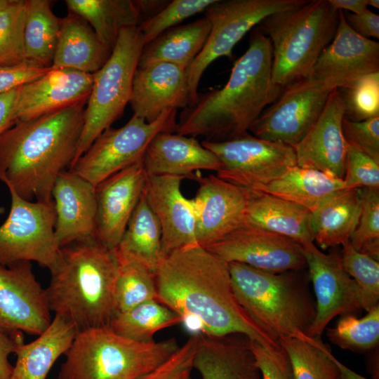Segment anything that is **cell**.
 Instances as JSON below:
<instances>
[{"label": "cell", "instance_id": "1", "mask_svg": "<svg viewBox=\"0 0 379 379\" xmlns=\"http://www.w3.org/2000/svg\"><path fill=\"white\" fill-rule=\"evenodd\" d=\"M157 300L178 314L195 334L232 333L273 347L281 345L237 300L228 263L199 244L174 251L155 274Z\"/></svg>", "mask_w": 379, "mask_h": 379}, {"label": "cell", "instance_id": "2", "mask_svg": "<svg viewBox=\"0 0 379 379\" xmlns=\"http://www.w3.org/2000/svg\"><path fill=\"white\" fill-rule=\"evenodd\" d=\"M272 47L258 27L251 33L246 52L235 62L222 88L198 93L183 108L175 133L204 140L221 142L248 132L265 108L284 88L272 79Z\"/></svg>", "mask_w": 379, "mask_h": 379}, {"label": "cell", "instance_id": "3", "mask_svg": "<svg viewBox=\"0 0 379 379\" xmlns=\"http://www.w3.org/2000/svg\"><path fill=\"white\" fill-rule=\"evenodd\" d=\"M87 100L19 121L0 138V180L24 199L52 201V189L72 166Z\"/></svg>", "mask_w": 379, "mask_h": 379}, {"label": "cell", "instance_id": "4", "mask_svg": "<svg viewBox=\"0 0 379 379\" xmlns=\"http://www.w3.org/2000/svg\"><path fill=\"white\" fill-rule=\"evenodd\" d=\"M117 271L113 251L96 239L60 248L45 288L51 311L72 325L77 333L109 327L117 314Z\"/></svg>", "mask_w": 379, "mask_h": 379}, {"label": "cell", "instance_id": "5", "mask_svg": "<svg viewBox=\"0 0 379 379\" xmlns=\"http://www.w3.org/2000/svg\"><path fill=\"white\" fill-rule=\"evenodd\" d=\"M228 266L239 303L270 335L279 341L307 335L316 302L301 270L272 273L236 262Z\"/></svg>", "mask_w": 379, "mask_h": 379}, {"label": "cell", "instance_id": "6", "mask_svg": "<svg viewBox=\"0 0 379 379\" xmlns=\"http://www.w3.org/2000/svg\"><path fill=\"white\" fill-rule=\"evenodd\" d=\"M340 10L328 0H312L273 13L259 25L272 47V79L282 88L307 77L333 39Z\"/></svg>", "mask_w": 379, "mask_h": 379}, {"label": "cell", "instance_id": "7", "mask_svg": "<svg viewBox=\"0 0 379 379\" xmlns=\"http://www.w3.org/2000/svg\"><path fill=\"white\" fill-rule=\"evenodd\" d=\"M174 338L134 341L109 327L77 333L57 379H143L179 347Z\"/></svg>", "mask_w": 379, "mask_h": 379}, {"label": "cell", "instance_id": "8", "mask_svg": "<svg viewBox=\"0 0 379 379\" xmlns=\"http://www.w3.org/2000/svg\"><path fill=\"white\" fill-rule=\"evenodd\" d=\"M145 45L138 25L122 29L109 58L93 74L72 165L95 139L123 114L130 101L134 74Z\"/></svg>", "mask_w": 379, "mask_h": 379}, {"label": "cell", "instance_id": "9", "mask_svg": "<svg viewBox=\"0 0 379 379\" xmlns=\"http://www.w3.org/2000/svg\"><path fill=\"white\" fill-rule=\"evenodd\" d=\"M307 0H215L204 11L211 23L206 44L187 68L190 104L198 95V86L206 68L222 56H231L234 46L255 25L269 15L295 8Z\"/></svg>", "mask_w": 379, "mask_h": 379}, {"label": "cell", "instance_id": "10", "mask_svg": "<svg viewBox=\"0 0 379 379\" xmlns=\"http://www.w3.org/2000/svg\"><path fill=\"white\" fill-rule=\"evenodd\" d=\"M176 114V109L167 110L150 123L133 114L123 126L101 133L69 170L96 187L142 159L157 134L175 132Z\"/></svg>", "mask_w": 379, "mask_h": 379}, {"label": "cell", "instance_id": "11", "mask_svg": "<svg viewBox=\"0 0 379 379\" xmlns=\"http://www.w3.org/2000/svg\"><path fill=\"white\" fill-rule=\"evenodd\" d=\"M8 189L11 206L8 218L0 226V265L34 261L51 270L60 250L55 235L53 201L34 202Z\"/></svg>", "mask_w": 379, "mask_h": 379}, {"label": "cell", "instance_id": "12", "mask_svg": "<svg viewBox=\"0 0 379 379\" xmlns=\"http://www.w3.org/2000/svg\"><path fill=\"white\" fill-rule=\"evenodd\" d=\"M201 144L220 162L218 177L251 191H259L297 165L293 147L248 132L229 140Z\"/></svg>", "mask_w": 379, "mask_h": 379}, {"label": "cell", "instance_id": "13", "mask_svg": "<svg viewBox=\"0 0 379 379\" xmlns=\"http://www.w3.org/2000/svg\"><path fill=\"white\" fill-rule=\"evenodd\" d=\"M331 91L304 78L284 88L248 131L260 139L295 146L321 114Z\"/></svg>", "mask_w": 379, "mask_h": 379}, {"label": "cell", "instance_id": "14", "mask_svg": "<svg viewBox=\"0 0 379 379\" xmlns=\"http://www.w3.org/2000/svg\"><path fill=\"white\" fill-rule=\"evenodd\" d=\"M46 290L31 262L0 265V331L15 336L39 335L52 321Z\"/></svg>", "mask_w": 379, "mask_h": 379}, {"label": "cell", "instance_id": "15", "mask_svg": "<svg viewBox=\"0 0 379 379\" xmlns=\"http://www.w3.org/2000/svg\"><path fill=\"white\" fill-rule=\"evenodd\" d=\"M301 247L316 296V314L307 335L321 337L335 317L362 310L360 289L344 270L340 254L325 253L314 242Z\"/></svg>", "mask_w": 379, "mask_h": 379}, {"label": "cell", "instance_id": "16", "mask_svg": "<svg viewBox=\"0 0 379 379\" xmlns=\"http://www.w3.org/2000/svg\"><path fill=\"white\" fill-rule=\"evenodd\" d=\"M205 248L227 263H244L272 273L306 267L300 244L248 223Z\"/></svg>", "mask_w": 379, "mask_h": 379}, {"label": "cell", "instance_id": "17", "mask_svg": "<svg viewBox=\"0 0 379 379\" xmlns=\"http://www.w3.org/2000/svg\"><path fill=\"white\" fill-rule=\"evenodd\" d=\"M379 72V43L355 32L343 11L336 34L307 76L333 91L347 87L361 77Z\"/></svg>", "mask_w": 379, "mask_h": 379}, {"label": "cell", "instance_id": "18", "mask_svg": "<svg viewBox=\"0 0 379 379\" xmlns=\"http://www.w3.org/2000/svg\"><path fill=\"white\" fill-rule=\"evenodd\" d=\"M199 187L192 199L197 244L206 248L246 224L248 191L217 175L194 178Z\"/></svg>", "mask_w": 379, "mask_h": 379}, {"label": "cell", "instance_id": "19", "mask_svg": "<svg viewBox=\"0 0 379 379\" xmlns=\"http://www.w3.org/2000/svg\"><path fill=\"white\" fill-rule=\"evenodd\" d=\"M147 173L142 159L95 187V239L109 250L119 244L144 192Z\"/></svg>", "mask_w": 379, "mask_h": 379}, {"label": "cell", "instance_id": "20", "mask_svg": "<svg viewBox=\"0 0 379 379\" xmlns=\"http://www.w3.org/2000/svg\"><path fill=\"white\" fill-rule=\"evenodd\" d=\"M185 178L147 175L144 192L160 224L164 258L181 248L198 244L194 203L181 192V182Z\"/></svg>", "mask_w": 379, "mask_h": 379}, {"label": "cell", "instance_id": "21", "mask_svg": "<svg viewBox=\"0 0 379 379\" xmlns=\"http://www.w3.org/2000/svg\"><path fill=\"white\" fill-rule=\"evenodd\" d=\"M129 103L133 114L147 122L170 109L190 104L187 68L167 62L138 65Z\"/></svg>", "mask_w": 379, "mask_h": 379}, {"label": "cell", "instance_id": "22", "mask_svg": "<svg viewBox=\"0 0 379 379\" xmlns=\"http://www.w3.org/2000/svg\"><path fill=\"white\" fill-rule=\"evenodd\" d=\"M344 114L340 92L333 89L315 124L293 147L297 166L344 178L347 153L342 128Z\"/></svg>", "mask_w": 379, "mask_h": 379}, {"label": "cell", "instance_id": "23", "mask_svg": "<svg viewBox=\"0 0 379 379\" xmlns=\"http://www.w3.org/2000/svg\"><path fill=\"white\" fill-rule=\"evenodd\" d=\"M93 74L71 69H51L20 87L15 124L47 114L88 100Z\"/></svg>", "mask_w": 379, "mask_h": 379}, {"label": "cell", "instance_id": "24", "mask_svg": "<svg viewBox=\"0 0 379 379\" xmlns=\"http://www.w3.org/2000/svg\"><path fill=\"white\" fill-rule=\"evenodd\" d=\"M60 248L95 239V187L70 170L59 174L51 192Z\"/></svg>", "mask_w": 379, "mask_h": 379}, {"label": "cell", "instance_id": "25", "mask_svg": "<svg viewBox=\"0 0 379 379\" xmlns=\"http://www.w3.org/2000/svg\"><path fill=\"white\" fill-rule=\"evenodd\" d=\"M148 175H175L195 178L199 170L220 168L217 157L195 138L164 132L148 145L142 157Z\"/></svg>", "mask_w": 379, "mask_h": 379}, {"label": "cell", "instance_id": "26", "mask_svg": "<svg viewBox=\"0 0 379 379\" xmlns=\"http://www.w3.org/2000/svg\"><path fill=\"white\" fill-rule=\"evenodd\" d=\"M193 368L201 379H260L261 376L251 339L241 333L219 337L199 334Z\"/></svg>", "mask_w": 379, "mask_h": 379}, {"label": "cell", "instance_id": "27", "mask_svg": "<svg viewBox=\"0 0 379 379\" xmlns=\"http://www.w3.org/2000/svg\"><path fill=\"white\" fill-rule=\"evenodd\" d=\"M112 51L84 19L69 12L66 17L60 19L51 67L93 74L105 64Z\"/></svg>", "mask_w": 379, "mask_h": 379}, {"label": "cell", "instance_id": "28", "mask_svg": "<svg viewBox=\"0 0 379 379\" xmlns=\"http://www.w3.org/2000/svg\"><path fill=\"white\" fill-rule=\"evenodd\" d=\"M248 191L246 223L300 245L314 242L309 210L268 193Z\"/></svg>", "mask_w": 379, "mask_h": 379}, {"label": "cell", "instance_id": "29", "mask_svg": "<svg viewBox=\"0 0 379 379\" xmlns=\"http://www.w3.org/2000/svg\"><path fill=\"white\" fill-rule=\"evenodd\" d=\"M76 335L72 325L55 315L49 326L34 340L18 347L10 379H46L57 359L70 347Z\"/></svg>", "mask_w": 379, "mask_h": 379}, {"label": "cell", "instance_id": "30", "mask_svg": "<svg viewBox=\"0 0 379 379\" xmlns=\"http://www.w3.org/2000/svg\"><path fill=\"white\" fill-rule=\"evenodd\" d=\"M112 251L117 258L139 265L155 275L164 258L161 230L144 192L119 244Z\"/></svg>", "mask_w": 379, "mask_h": 379}, {"label": "cell", "instance_id": "31", "mask_svg": "<svg viewBox=\"0 0 379 379\" xmlns=\"http://www.w3.org/2000/svg\"><path fill=\"white\" fill-rule=\"evenodd\" d=\"M359 188L343 189L311 212L310 228L314 241L323 250L350 240L361 214Z\"/></svg>", "mask_w": 379, "mask_h": 379}, {"label": "cell", "instance_id": "32", "mask_svg": "<svg viewBox=\"0 0 379 379\" xmlns=\"http://www.w3.org/2000/svg\"><path fill=\"white\" fill-rule=\"evenodd\" d=\"M345 188L343 179L296 165L258 192L295 203L313 212L330 197Z\"/></svg>", "mask_w": 379, "mask_h": 379}, {"label": "cell", "instance_id": "33", "mask_svg": "<svg viewBox=\"0 0 379 379\" xmlns=\"http://www.w3.org/2000/svg\"><path fill=\"white\" fill-rule=\"evenodd\" d=\"M211 30L204 16L171 27L144 46L138 65L167 62L187 68L204 48Z\"/></svg>", "mask_w": 379, "mask_h": 379}, {"label": "cell", "instance_id": "34", "mask_svg": "<svg viewBox=\"0 0 379 379\" xmlns=\"http://www.w3.org/2000/svg\"><path fill=\"white\" fill-rule=\"evenodd\" d=\"M65 4L69 12L84 19L112 51L120 31L138 26L141 15L137 1L66 0Z\"/></svg>", "mask_w": 379, "mask_h": 379}, {"label": "cell", "instance_id": "35", "mask_svg": "<svg viewBox=\"0 0 379 379\" xmlns=\"http://www.w3.org/2000/svg\"><path fill=\"white\" fill-rule=\"evenodd\" d=\"M51 1L25 0L23 44L25 60L51 67L60 33V19Z\"/></svg>", "mask_w": 379, "mask_h": 379}, {"label": "cell", "instance_id": "36", "mask_svg": "<svg viewBox=\"0 0 379 379\" xmlns=\"http://www.w3.org/2000/svg\"><path fill=\"white\" fill-rule=\"evenodd\" d=\"M181 323L178 314L157 300H152L117 313L109 328L124 338L149 343L154 340L157 332Z\"/></svg>", "mask_w": 379, "mask_h": 379}, {"label": "cell", "instance_id": "37", "mask_svg": "<svg viewBox=\"0 0 379 379\" xmlns=\"http://www.w3.org/2000/svg\"><path fill=\"white\" fill-rule=\"evenodd\" d=\"M291 363L294 379H337L334 356L321 337H290L279 340Z\"/></svg>", "mask_w": 379, "mask_h": 379}, {"label": "cell", "instance_id": "38", "mask_svg": "<svg viewBox=\"0 0 379 379\" xmlns=\"http://www.w3.org/2000/svg\"><path fill=\"white\" fill-rule=\"evenodd\" d=\"M361 318L354 314L341 316L333 328L326 329L328 340L343 350L364 353L379 343V305Z\"/></svg>", "mask_w": 379, "mask_h": 379}, {"label": "cell", "instance_id": "39", "mask_svg": "<svg viewBox=\"0 0 379 379\" xmlns=\"http://www.w3.org/2000/svg\"><path fill=\"white\" fill-rule=\"evenodd\" d=\"M115 258L118 265L115 284L117 313L147 301L157 300L154 274L139 265Z\"/></svg>", "mask_w": 379, "mask_h": 379}, {"label": "cell", "instance_id": "40", "mask_svg": "<svg viewBox=\"0 0 379 379\" xmlns=\"http://www.w3.org/2000/svg\"><path fill=\"white\" fill-rule=\"evenodd\" d=\"M341 264L360 289L362 309L368 312L379 305L378 260L356 251L350 241L343 244Z\"/></svg>", "mask_w": 379, "mask_h": 379}, {"label": "cell", "instance_id": "41", "mask_svg": "<svg viewBox=\"0 0 379 379\" xmlns=\"http://www.w3.org/2000/svg\"><path fill=\"white\" fill-rule=\"evenodd\" d=\"M25 0H11L0 9V67L27 61L23 44Z\"/></svg>", "mask_w": 379, "mask_h": 379}, {"label": "cell", "instance_id": "42", "mask_svg": "<svg viewBox=\"0 0 379 379\" xmlns=\"http://www.w3.org/2000/svg\"><path fill=\"white\" fill-rule=\"evenodd\" d=\"M361 210L358 225L350 238L357 251L379 259V188H359Z\"/></svg>", "mask_w": 379, "mask_h": 379}, {"label": "cell", "instance_id": "43", "mask_svg": "<svg viewBox=\"0 0 379 379\" xmlns=\"http://www.w3.org/2000/svg\"><path fill=\"white\" fill-rule=\"evenodd\" d=\"M338 91L346 119L360 121L379 117V72L364 75Z\"/></svg>", "mask_w": 379, "mask_h": 379}, {"label": "cell", "instance_id": "44", "mask_svg": "<svg viewBox=\"0 0 379 379\" xmlns=\"http://www.w3.org/2000/svg\"><path fill=\"white\" fill-rule=\"evenodd\" d=\"M215 0H173L138 25L147 44L166 30L197 13L204 12Z\"/></svg>", "mask_w": 379, "mask_h": 379}, {"label": "cell", "instance_id": "45", "mask_svg": "<svg viewBox=\"0 0 379 379\" xmlns=\"http://www.w3.org/2000/svg\"><path fill=\"white\" fill-rule=\"evenodd\" d=\"M343 180L347 188H379V163L347 143Z\"/></svg>", "mask_w": 379, "mask_h": 379}, {"label": "cell", "instance_id": "46", "mask_svg": "<svg viewBox=\"0 0 379 379\" xmlns=\"http://www.w3.org/2000/svg\"><path fill=\"white\" fill-rule=\"evenodd\" d=\"M251 345L262 379H294L291 363L281 345L273 347L253 340Z\"/></svg>", "mask_w": 379, "mask_h": 379}, {"label": "cell", "instance_id": "47", "mask_svg": "<svg viewBox=\"0 0 379 379\" xmlns=\"http://www.w3.org/2000/svg\"><path fill=\"white\" fill-rule=\"evenodd\" d=\"M198 333L187 340L143 379H191Z\"/></svg>", "mask_w": 379, "mask_h": 379}, {"label": "cell", "instance_id": "48", "mask_svg": "<svg viewBox=\"0 0 379 379\" xmlns=\"http://www.w3.org/2000/svg\"><path fill=\"white\" fill-rule=\"evenodd\" d=\"M342 128L347 143L379 163V117L360 121L344 118Z\"/></svg>", "mask_w": 379, "mask_h": 379}, {"label": "cell", "instance_id": "49", "mask_svg": "<svg viewBox=\"0 0 379 379\" xmlns=\"http://www.w3.org/2000/svg\"><path fill=\"white\" fill-rule=\"evenodd\" d=\"M51 67L28 61L0 67V94L19 88L48 72Z\"/></svg>", "mask_w": 379, "mask_h": 379}, {"label": "cell", "instance_id": "50", "mask_svg": "<svg viewBox=\"0 0 379 379\" xmlns=\"http://www.w3.org/2000/svg\"><path fill=\"white\" fill-rule=\"evenodd\" d=\"M343 15L348 25L358 34L370 39L379 38V15L376 13L366 9L361 14L343 12Z\"/></svg>", "mask_w": 379, "mask_h": 379}, {"label": "cell", "instance_id": "51", "mask_svg": "<svg viewBox=\"0 0 379 379\" xmlns=\"http://www.w3.org/2000/svg\"><path fill=\"white\" fill-rule=\"evenodd\" d=\"M22 343V333L11 336L0 331V379H10L13 366L9 361V356L15 354Z\"/></svg>", "mask_w": 379, "mask_h": 379}, {"label": "cell", "instance_id": "52", "mask_svg": "<svg viewBox=\"0 0 379 379\" xmlns=\"http://www.w3.org/2000/svg\"><path fill=\"white\" fill-rule=\"evenodd\" d=\"M19 88L0 94V138L15 124V109Z\"/></svg>", "mask_w": 379, "mask_h": 379}, {"label": "cell", "instance_id": "53", "mask_svg": "<svg viewBox=\"0 0 379 379\" xmlns=\"http://www.w3.org/2000/svg\"><path fill=\"white\" fill-rule=\"evenodd\" d=\"M337 10L349 11L354 14H361L368 9L367 0H328Z\"/></svg>", "mask_w": 379, "mask_h": 379}, {"label": "cell", "instance_id": "54", "mask_svg": "<svg viewBox=\"0 0 379 379\" xmlns=\"http://www.w3.org/2000/svg\"><path fill=\"white\" fill-rule=\"evenodd\" d=\"M334 362L339 372L340 379H368L352 371L334 357Z\"/></svg>", "mask_w": 379, "mask_h": 379}, {"label": "cell", "instance_id": "55", "mask_svg": "<svg viewBox=\"0 0 379 379\" xmlns=\"http://www.w3.org/2000/svg\"><path fill=\"white\" fill-rule=\"evenodd\" d=\"M368 6H371L377 9L379 8V1L378 0H367Z\"/></svg>", "mask_w": 379, "mask_h": 379}, {"label": "cell", "instance_id": "56", "mask_svg": "<svg viewBox=\"0 0 379 379\" xmlns=\"http://www.w3.org/2000/svg\"><path fill=\"white\" fill-rule=\"evenodd\" d=\"M11 0H0V9L7 6Z\"/></svg>", "mask_w": 379, "mask_h": 379}, {"label": "cell", "instance_id": "57", "mask_svg": "<svg viewBox=\"0 0 379 379\" xmlns=\"http://www.w3.org/2000/svg\"><path fill=\"white\" fill-rule=\"evenodd\" d=\"M337 379H340V378H337Z\"/></svg>", "mask_w": 379, "mask_h": 379}]
</instances>
